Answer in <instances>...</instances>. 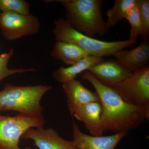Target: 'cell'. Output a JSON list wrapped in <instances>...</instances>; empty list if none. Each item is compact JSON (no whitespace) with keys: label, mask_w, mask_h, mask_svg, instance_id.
Segmentation results:
<instances>
[{"label":"cell","mask_w":149,"mask_h":149,"mask_svg":"<svg viewBox=\"0 0 149 149\" xmlns=\"http://www.w3.org/2000/svg\"><path fill=\"white\" fill-rule=\"evenodd\" d=\"M74 149H78L76 148H74Z\"/></svg>","instance_id":"7402d4cb"},{"label":"cell","mask_w":149,"mask_h":149,"mask_svg":"<svg viewBox=\"0 0 149 149\" xmlns=\"http://www.w3.org/2000/svg\"><path fill=\"white\" fill-rule=\"evenodd\" d=\"M127 133L121 132L105 136H89L82 132L79 126L72 122V141L74 148L78 149H115Z\"/></svg>","instance_id":"9c48e42d"},{"label":"cell","mask_w":149,"mask_h":149,"mask_svg":"<svg viewBox=\"0 0 149 149\" xmlns=\"http://www.w3.org/2000/svg\"><path fill=\"white\" fill-rule=\"evenodd\" d=\"M116 61L122 66L132 72L148 64L149 60V44L147 40L139 46L130 50L118 51L114 55Z\"/></svg>","instance_id":"7c38bea8"},{"label":"cell","mask_w":149,"mask_h":149,"mask_svg":"<svg viewBox=\"0 0 149 149\" xmlns=\"http://www.w3.org/2000/svg\"><path fill=\"white\" fill-rule=\"evenodd\" d=\"M13 49H10L8 52L0 54V82L6 77L16 73L35 72L34 68H19V69H9L8 64L9 61L14 54Z\"/></svg>","instance_id":"d6986e66"},{"label":"cell","mask_w":149,"mask_h":149,"mask_svg":"<svg viewBox=\"0 0 149 149\" xmlns=\"http://www.w3.org/2000/svg\"><path fill=\"white\" fill-rule=\"evenodd\" d=\"M102 113L100 102H94L81 106L74 111L72 116L83 123L92 136H101Z\"/></svg>","instance_id":"4fadbf2b"},{"label":"cell","mask_w":149,"mask_h":149,"mask_svg":"<svg viewBox=\"0 0 149 149\" xmlns=\"http://www.w3.org/2000/svg\"><path fill=\"white\" fill-rule=\"evenodd\" d=\"M24 140H31L39 149H74L73 141H67L53 128H32L22 136Z\"/></svg>","instance_id":"ba28073f"},{"label":"cell","mask_w":149,"mask_h":149,"mask_svg":"<svg viewBox=\"0 0 149 149\" xmlns=\"http://www.w3.org/2000/svg\"><path fill=\"white\" fill-rule=\"evenodd\" d=\"M30 5L24 0H0V12L29 15Z\"/></svg>","instance_id":"ac0fdd59"},{"label":"cell","mask_w":149,"mask_h":149,"mask_svg":"<svg viewBox=\"0 0 149 149\" xmlns=\"http://www.w3.org/2000/svg\"><path fill=\"white\" fill-rule=\"evenodd\" d=\"M111 88L125 102L141 109L149 117L148 64Z\"/></svg>","instance_id":"8992f818"},{"label":"cell","mask_w":149,"mask_h":149,"mask_svg":"<svg viewBox=\"0 0 149 149\" xmlns=\"http://www.w3.org/2000/svg\"><path fill=\"white\" fill-rule=\"evenodd\" d=\"M40 27L38 19L30 14L0 12L1 34L8 41H15L22 37L37 34Z\"/></svg>","instance_id":"52a82bcc"},{"label":"cell","mask_w":149,"mask_h":149,"mask_svg":"<svg viewBox=\"0 0 149 149\" xmlns=\"http://www.w3.org/2000/svg\"><path fill=\"white\" fill-rule=\"evenodd\" d=\"M46 121L42 116L18 113L14 116L0 113V149H21L19 140L27 130L44 128Z\"/></svg>","instance_id":"5b68a950"},{"label":"cell","mask_w":149,"mask_h":149,"mask_svg":"<svg viewBox=\"0 0 149 149\" xmlns=\"http://www.w3.org/2000/svg\"><path fill=\"white\" fill-rule=\"evenodd\" d=\"M53 33L56 41L73 44L83 49L89 55L97 57L113 56L118 51L130 47L136 43L129 40L114 42L97 40L76 31L63 18L55 21Z\"/></svg>","instance_id":"277c9868"},{"label":"cell","mask_w":149,"mask_h":149,"mask_svg":"<svg viewBox=\"0 0 149 149\" xmlns=\"http://www.w3.org/2000/svg\"><path fill=\"white\" fill-rule=\"evenodd\" d=\"M65 10L66 21L76 31L93 37L108 32L102 13V0H58Z\"/></svg>","instance_id":"7a4b0ae2"},{"label":"cell","mask_w":149,"mask_h":149,"mask_svg":"<svg viewBox=\"0 0 149 149\" xmlns=\"http://www.w3.org/2000/svg\"><path fill=\"white\" fill-rule=\"evenodd\" d=\"M51 55L70 66L89 56L86 52L78 46L60 41H56L55 43Z\"/></svg>","instance_id":"9a60e30c"},{"label":"cell","mask_w":149,"mask_h":149,"mask_svg":"<svg viewBox=\"0 0 149 149\" xmlns=\"http://www.w3.org/2000/svg\"><path fill=\"white\" fill-rule=\"evenodd\" d=\"M82 78L92 84L98 96L102 107V133H128L149 119L144 111L126 102L113 88L104 85L89 71H85Z\"/></svg>","instance_id":"6da1fadb"},{"label":"cell","mask_w":149,"mask_h":149,"mask_svg":"<svg viewBox=\"0 0 149 149\" xmlns=\"http://www.w3.org/2000/svg\"><path fill=\"white\" fill-rule=\"evenodd\" d=\"M137 0H115L114 5L107 12L106 22L107 28L109 30L111 27L124 18L126 13L135 6Z\"/></svg>","instance_id":"2e32d148"},{"label":"cell","mask_w":149,"mask_h":149,"mask_svg":"<svg viewBox=\"0 0 149 149\" xmlns=\"http://www.w3.org/2000/svg\"><path fill=\"white\" fill-rule=\"evenodd\" d=\"M52 88L48 85L20 86L6 83L0 91V113L11 111L42 116L41 100Z\"/></svg>","instance_id":"3957f363"},{"label":"cell","mask_w":149,"mask_h":149,"mask_svg":"<svg viewBox=\"0 0 149 149\" xmlns=\"http://www.w3.org/2000/svg\"><path fill=\"white\" fill-rule=\"evenodd\" d=\"M136 6L145 30V37L143 40H147L149 35V1L137 0Z\"/></svg>","instance_id":"ffe728a7"},{"label":"cell","mask_w":149,"mask_h":149,"mask_svg":"<svg viewBox=\"0 0 149 149\" xmlns=\"http://www.w3.org/2000/svg\"><path fill=\"white\" fill-rule=\"evenodd\" d=\"M21 149H32V148H30V147H25V148H24Z\"/></svg>","instance_id":"44dd1931"},{"label":"cell","mask_w":149,"mask_h":149,"mask_svg":"<svg viewBox=\"0 0 149 149\" xmlns=\"http://www.w3.org/2000/svg\"><path fill=\"white\" fill-rule=\"evenodd\" d=\"M130 24L129 40L137 42L139 36L145 37V30L137 6L133 7L124 16Z\"/></svg>","instance_id":"e0dca14e"},{"label":"cell","mask_w":149,"mask_h":149,"mask_svg":"<svg viewBox=\"0 0 149 149\" xmlns=\"http://www.w3.org/2000/svg\"><path fill=\"white\" fill-rule=\"evenodd\" d=\"M63 88L66 94L68 107L71 116L81 106L91 102H100L97 93L85 88L78 80L64 83Z\"/></svg>","instance_id":"8fae6325"},{"label":"cell","mask_w":149,"mask_h":149,"mask_svg":"<svg viewBox=\"0 0 149 149\" xmlns=\"http://www.w3.org/2000/svg\"><path fill=\"white\" fill-rule=\"evenodd\" d=\"M104 85L113 87L119 84L133 72L122 66L117 61L105 60L88 70Z\"/></svg>","instance_id":"30bf717a"},{"label":"cell","mask_w":149,"mask_h":149,"mask_svg":"<svg viewBox=\"0 0 149 149\" xmlns=\"http://www.w3.org/2000/svg\"><path fill=\"white\" fill-rule=\"evenodd\" d=\"M104 60L102 58L89 55L68 67H61L55 70L52 73V76L56 81L63 84L75 80L77 75L81 72L88 71Z\"/></svg>","instance_id":"5bb4252c"}]
</instances>
